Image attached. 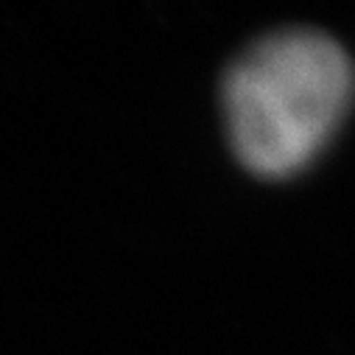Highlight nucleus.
<instances>
[{"mask_svg": "<svg viewBox=\"0 0 355 355\" xmlns=\"http://www.w3.org/2000/svg\"><path fill=\"white\" fill-rule=\"evenodd\" d=\"M352 90V62L327 34L286 28L257 40L221 90L235 157L257 176L297 173L330 140Z\"/></svg>", "mask_w": 355, "mask_h": 355, "instance_id": "nucleus-1", "label": "nucleus"}]
</instances>
